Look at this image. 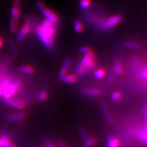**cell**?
<instances>
[{"label":"cell","mask_w":147,"mask_h":147,"mask_svg":"<svg viewBox=\"0 0 147 147\" xmlns=\"http://www.w3.org/2000/svg\"><path fill=\"white\" fill-rule=\"evenodd\" d=\"M56 24L44 19L41 24L36 27V33L42 43L48 49L53 47L54 37L57 34Z\"/></svg>","instance_id":"6da1fadb"},{"label":"cell","mask_w":147,"mask_h":147,"mask_svg":"<svg viewBox=\"0 0 147 147\" xmlns=\"http://www.w3.org/2000/svg\"><path fill=\"white\" fill-rule=\"evenodd\" d=\"M94 53L93 52L90 50V51L86 53L85 56L82 58V60L80 61V65L84 67L85 69H92L94 66Z\"/></svg>","instance_id":"7a4b0ae2"},{"label":"cell","mask_w":147,"mask_h":147,"mask_svg":"<svg viewBox=\"0 0 147 147\" xmlns=\"http://www.w3.org/2000/svg\"><path fill=\"white\" fill-rule=\"evenodd\" d=\"M31 20L30 19L29 17H26L25 18L24 26L21 28L20 30L17 35L16 40L17 42H20L24 38V37L30 33L31 30Z\"/></svg>","instance_id":"3957f363"},{"label":"cell","mask_w":147,"mask_h":147,"mask_svg":"<svg viewBox=\"0 0 147 147\" xmlns=\"http://www.w3.org/2000/svg\"><path fill=\"white\" fill-rule=\"evenodd\" d=\"M122 20V16L121 15H116L110 17L108 19L104 22L102 27L104 29L109 30L118 25Z\"/></svg>","instance_id":"277c9868"},{"label":"cell","mask_w":147,"mask_h":147,"mask_svg":"<svg viewBox=\"0 0 147 147\" xmlns=\"http://www.w3.org/2000/svg\"><path fill=\"white\" fill-rule=\"evenodd\" d=\"M21 83L20 81H16L13 84H12L10 86L5 90L3 94V98L6 99L10 98L12 96L15 94L16 92L20 88Z\"/></svg>","instance_id":"5b68a950"},{"label":"cell","mask_w":147,"mask_h":147,"mask_svg":"<svg viewBox=\"0 0 147 147\" xmlns=\"http://www.w3.org/2000/svg\"><path fill=\"white\" fill-rule=\"evenodd\" d=\"M42 13L46 20L51 22L56 25L58 24L59 18L58 16L54 12L47 8L44 12H42Z\"/></svg>","instance_id":"8992f818"},{"label":"cell","mask_w":147,"mask_h":147,"mask_svg":"<svg viewBox=\"0 0 147 147\" xmlns=\"http://www.w3.org/2000/svg\"><path fill=\"white\" fill-rule=\"evenodd\" d=\"M5 102L7 104L18 109H23L25 106V104L23 102H22V101L11 99V98L6 99Z\"/></svg>","instance_id":"52a82bcc"},{"label":"cell","mask_w":147,"mask_h":147,"mask_svg":"<svg viewBox=\"0 0 147 147\" xmlns=\"http://www.w3.org/2000/svg\"><path fill=\"white\" fill-rule=\"evenodd\" d=\"M11 13L12 18H14V19H16L18 20L20 16L19 2L16 1L13 2L12 9H11Z\"/></svg>","instance_id":"ba28073f"},{"label":"cell","mask_w":147,"mask_h":147,"mask_svg":"<svg viewBox=\"0 0 147 147\" xmlns=\"http://www.w3.org/2000/svg\"><path fill=\"white\" fill-rule=\"evenodd\" d=\"M59 80L65 83H75L77 81L78 77L76 75H64L59 76Z\"/></svg>","instance_id":"9c48e42d"},{"label":"cell","mask_w":147,"mask_h":147,"mask_svg":"<svg viewBox=\"0 0 147 147\" xmlns=\"http://www.w3.org/2000/svg\"><path fill=\"white\" fill-rule=\"evenodd\" d=\"M71 59L70 58H66L65 59V61H64L63 66L61 68V70L59 71V76H63L66 75V74L68 70V68L69 67L70 64H71Z\"/></svg>","instance_id":"30bf717a"},{"label":"cell","mask_w":147,"mask_h":147,"mask_svg":"<svg viewBox=\"0 0 147 147\" xmlns=\"http://www.w3.org/2000/svg\"><path fill=\"white\" fill-rule=\"evenodd\" d=\"M25 115L23 113L10 115L8 116L7 117L9 120L11 121H20V120H22V119H25Z\"/></svg>","instance_id":"8fae6325"},{"label":"cell","mask_w":147,"mask_h":147,"mask_svg":"<svg viewBox=\"0 0 147 147\" xmlns=\"http://www.w3.org/2000/svg\"><path fill=\"white\" fill-rule=\"evenodd\" d=\"M100 107H101V109H102V111L104 113V115L105 117V118H106L107 121H108L109 123L111 124L112 123V117L111 115H110V114L109 113V110L107 107L106 105H105V104L103 102H101L100 103Z\"/></svg>","instance_id":"7c38bea8"},{"label":"cell","mask_w":147,"mask_h":147,"mask_svg":"<svg viewBox=\"0 0 147 147\" xmlns=\"http://www.w3.org/2000/svg\"><path fill=\"white\" fill-rule=\"evenodd\" d=\"M119 145V142L116 138L110 136L107 139V147H118Z\"/></svg>","instance_id":"4fadbf2b"},{"label":"cell","mask_w":147,"mask_h":147,"mask_svg":"<svg viewBox=\"0 0 147 147\" xmlns=\"http://www.w3.org/2000/svg\"><path fill=\"white\" fill-rule=\"evenodd\" d=\"M74 29L77 33H80L84 30V25L79 20H75L74 22Z\"/></svg>","instance_id":"5bb4252c"},{"label":"cell","mask_w":147,"mask_h":147,"mask_svg":"<svg viewBox=\"0 0 147 147\" xmlns=\"http://www.w3.org/2000/svg\"><path fill=\"white\" fill-rule=\"evenodd\" d=\"M82 93L87 96H95L99 94V91L98 90L93 89H84V90H82Z\"/></svg>","instance_id":"9a60e30c"},{"label":"cell","mask_w":147,"mask_h":147,"mask_svg":"<svg viewBox=\"0 0 147 147\" xmlns=\"http://www.w3.org/2000/svg\"><path fill=\"white\" fill-rule=\"evenodd\" d=\"M19 70L23 72L26 74H31L34 72V69L29 66H21L19 68Z\"/></svg>","instance_id":"2e32d148"},{"label":"cell","mask_w":147,"mask_h":147,"mask_svg":"<svg viewBox=\"0 0 147 147\" xmlns=\"http://www.w3.org/2000/svg\"><path fill=\"white\" fill-rule=\"evenodd\" d=\"M17 27H18V20L12 18L11 23H10V31H11V33H15V32H16L17 30Z\"/></svg>","instance_id":"e0dca14e"},{"label":"cell","mask_w":147,"mask_h":147,"mask_svg":"<svg viewBox=\"0 0 147 147\" xmlns=\"http://www.w3.org/2000/svg\"><path fill=\"white\" fill-rule=\"evenodd\" d=\"M114 72L117 75L121 74L122 72V67L118 61H116L114 63Z\"/></svg>","instance_id":"ac0fdd59"},{"label":"cell","mask_w":147,"mask_h":147,"mask_svg":"<svg viewBox=\"0 0 147 147\" xmlns=\"http://www.w3.org/2000/svg\"><path fill=\"white\" fill-rule=\"evenodd\" d=\"M7 44L9 45V47H10V49L11 50V52H12V53L14 55H16L18 53L17 49V47L15 45L14 43H13V42L11 39H7Z\"/></svg>","instance_id":"d6986e66"},{"label":"cell","mask_w":147,"mask_h":147,"mask_svg":"<svg viewBox=\"0 0 147 147\" xmlns=\"http://www.w3.org/2000/svg\"><path fill=\"white\" fill-rule=\"evenodd\" d=\"M139 138L145 144H147V124L146 125L144 130L139 135Z\"/></svg>","instance_id":"ffe728a7"},{"label":"cell","mask_w":147,"mask_h":147,"mask_svg":"<svg viewBox=\"0 0 147 147\" xmlns=\"http://www.w3.org/2000/svg\"><path fill=\"white\" fill-rule=\"evenodd\" d=\"M125 46L127 48L132 49H139L140 46L139 44L134 42H127L125 44Z\"/></svg>","instance_id":"44dd1931"},{"label":"cell","mask_w":147,"mask_h":147,"mask_svg":"<svg viewBox=\"0 0 147 147\" xmlns=\"http://www.w3.org/2000/svg\"><path fill=\"white\" fill-rule=\"evenodd\" d=\"M1 147H7L9 144H11L10 140L9 139V137L6 136H3L1 138Z\"/></svg>","instance_id":"7402d4cb"},{"label":"cell","mask_w":147,"mask_h":147,"mask_svg":"<svg viewBox=\"0 0 147 147\" xmlns=\"http://www.w3.org/2000/svg\"><path fill=\"white\" fill-rule=\"evenodd\" d=\"M91 4L90 0H80V6L83 9H88Z\"/></svg>","instance_id":"603a6c76"},{"label":"cell","mask_w":147,"mask_h":147,"mask_svg":"<svg viewBox=\"0 0 147 147\" xmlns=\"http://www.w3.org/2000/svg\"><path fill=\"white\" fill-rule=\"evenodd\" d=\"M105 76V72L103 69L96 70L94 72V77L98 79H101Z\"/></svg>","instance_id":"cb8c5ba5"},{"label":"cell","mask_w":147,"mask_h":147,"mask_svg":"<svg viewBox=\"0 0 147 147\" xmlns=\"http://www.w3.org/2000/svg\"><path fill=\"white\" fill-rule=\"evenodd\" d=\"M36 6L38 7L39 11L41 12H44L46 9H47V7L45 5V4L42 1H38L36 3Z\"/></svg>","instance_id":"d4e9b609"},{"label":"cell","mask_w":147,"mask_h":147,"mask_svg":"<svg viewBox=\"0 0 147 147\" xmlns=\"http://www.w3.org/2000/svg\"><path fill=\"white\" fill-rule=\"evenodd\" d=\"M86 69L82 66H78L76 68V74L79 76H83L86 72Z\"/></svg>","instance_id":"484cf974"},{"label":"cell","mask_w":147,"mask_h":147,"mask_svg":"<svg viewBox=\"0 0 147 147\" xmlns=\"http://www.w3.org/2000/svg\"><path fill=\"white\" fill-rule=\"evenodd\" d=\"M39 98L41 101H44L47 98V92L44 90L41 91L39 93Z\"/></svg>","instance_id":"4316f807"},{"label":"cell","mask_w":147,"mask_h":147,"mask_svg":"<svg viewBox=\"0 0 147 147\" xmlns=\"http://www.w3.org/2000/svg\"><path fill=\"white\" fill-rule=\"evenodd\" d=\"M80 134H81V136L83 138V139L84 140L85 142L86 141V140H88L89 139L88 135V134H87V132L85 129H84V128L81 129H80Z\"/></svg>","instance_id":"83f0119b"},{"label":"cell","mask_w":147,"mask_h":147,"mask_svg":"<svg viewBox=\"0 0 147 147\" xmlns=\"http://www.w3.org/2000/svg\"><path fill=\"white\" fill-rule=\"evenodd\" d=\"M95 140L94 139H89L88 140L85 142V144L84 145V147H91L93 146L95 144Z\"/></svg>","instance_id":"f1b7e54d"},{"label":"cell","mask_w":147,"mask_h":147,"mask_svg":"<svg viewBox=\"0 0 147 147\" xmlns=\"http://www.w3.org/2000/svg\"><path fill=\"white\" fill-rule=\"evenodd\" d=\"M112 98L113 100H117L121 98V94L119 93V92H115V93L112 94Z\"/></svg>","instance_id":"f546056e"},{"label":"cell","mask_w":147,"mask_h":147,"mask_svg":"<svg viewBox=\"0 0 147 147\" xmlns=\"http://www.w3.org/2000/svg\"><path fill=\"white\" fill-rule=\"evenodd\" d=\"M44 142H45V144L47 147H55L53 144L51 142H50L49 140L47 139H44Z\"/></svg>","instance_id":"4dcf8cb0"},{"label":"cell","mask_w":147,"mask_h":147,"mask_svg":"<svg viewBox=\"0 0 147 147\" xmlns=\"http://www.w3.org/2000/svg\"><path fill=\"white\" fill-rule=\"evenodd\" d=\"M132 67L134 69H137L138 68V61L137 59H134L132 63Z\"/></svg>","instance_id":"1f68e13d"},{"label":"cell","mask_w":147,"mask_h":147,"mask_svg":"<svg viewBox=\"0 0 147 147\" xmlns=\"http://www.w3.org/2000/svg\"><path fill=\"white\" fill-rule=\"evenodd\" d=\"M80 52L82 53H84V54H86V53H88L89 51H90V49L87 47H82L80 48Z\"/></svg>","instance_id":"d6a6232c"},{"label":"cell","mask_w":147,"mask_h":147,"mask_svg":"<svg viewBox=\"0 0 147 147\" xmlns=\"http://www.w3.org/2000/svg\"><path fill=\"white\" fill-rule=\"evenodd\" d=\"M114 77H115V72H112L110 74V75L109 76V82H112L113 80L114 79Z\"/></svg>","instance_id":"836d02e7"},{"label":"cell","mask_w":147,"mask_h":147,"mask_svg":"<svg viewBox=\"0 0 147 147\" xmlns=\"http://www.w3.org/2000/svg\"><path fill=\"white\" fill-rule=\"evenodd\" d=\"M142 77L143 79L147 80V69L144 70L143 72H142Z\"/></svg>","instance_id":"e575fe53"},{"label":"cell","mask_w":147,"mask_h":147,"mask_svg":"<svg viewBox=\"0 0 147 147\" xmlns=\"http://www.w3.org/2000/svg\"><path fill=\"white\" fill-rule=\"evenodd\" d=\"M58 144H59V146H60V147H67L66 146V145L64 144V142L63 141H61V140H59L58 141Z\"/></svg>","instance_id":"d590c367"},{"label":"cell","mask_w":147,"mask_h":147,"mask_svg":"<svg viewBox=\"0 0 147 147\" xmlns=\"http://www.w3.org/2000/svg\"><path fill=\"white\" fill-rule=\"evenodd\" d=\"M4 91H5V89H4V87L2 86H0V96L3 94Z\"/></svg>","instance_id":"8d00e7d4"},{"label":"cell","mask_w":147,"mask_h":147,"mask_svg":"<svg viewBox=\"0 0 147 147\" xmlns=\"http://www.w3.org/2000/svg\"><path fill=\"white\" fill-rule=\"evenodd\" d=\"M3 43H4V41H3V39L0 38V49L1 48V47H2V46H3Z\"/></svg>","instance_id":"74e56055"},{"label":"cell","mask_w":147,"mask_h":147,"mask_svg":"<svg viewBox=\"0 0 147 147\" xmlns=\"http://www.w3.org/2000/svg\"><path fill=\"white\" fill-rule=\"evenodd\" d=\"M7 147H17L15 145H13V144H9V145L7 146Z\"/></svg>","instance_id":"f35d334b"},{"label":"cell","mask_w":147,"mask_h":147,"mask_svg":"<svg viewBox=\"0 0 147 147\" xmlns=\"http://www.w3.org/2000/svg\"><path fill=\"white\" fill-rule=\"evenodd\" d=\"M1 138H0V147H1Z\"/></svg>","instance_id":"ab89813d"},{"label":"cell","mask_w":147,"mask_h":147,"mask_svg":"<svg viewBox=\"0 0 147 147\" xmlns=\"http://www.w3.org/2000/svg\"><path fill=\"white\" fill-rule=\"evenodd\" d=\"M15 1H18V2H19V1H20V0H15Z\"/></svg>","instance_id":"60d3db41"}]
</instances>
